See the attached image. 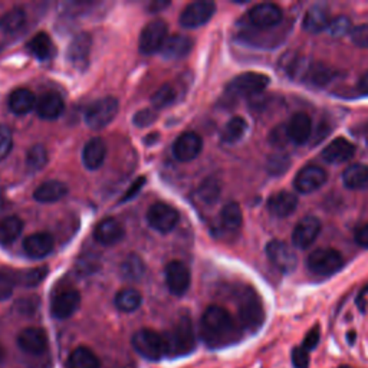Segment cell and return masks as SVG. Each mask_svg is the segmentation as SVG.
I'll return each mask as SVG.
<instances>
[{"mask_svg": "<svg viewBox=\"0 0 368 368\" xmlns=\"http://www.w3.org/2000/svg\"><path fill=\"white\" fill-rule=\"evenodd\" d=\"M200 335L209 348H223L239 340V327L227 309L209 306L200 321Z\"/></svg>", "mask_w": 368, "mask_h": 368, "instance_id": "cell-1", "label": "cell"}, {"mask_svg": "<svg viewBox=\"0 0 368 368\" xmlns=\"http://www.w3.org/2000/svg\"><path fill=\"white\" fill-rule=\"evenodd\" d=\"M164 340L167 357L177 358L190 354L196 348V335L192 319L189 316H181L173 328L164 334Z\"/></svg>", "mask_w": 368, "mask_h": 368, "instance_id": "cell-2", "label": "cell"}, {"mask_svg": "<svg viewBox=\"0 0 368 368\" xmlns=\"http://www.w3.org/2000/svg\"><path fill=\"white\" fill-rule=\"evenodd\" d=\"M265 321V311L259 295L246 288L239 295V322L241 327L249 333L258 331Z\"/></svg>", "mask_w": 368, "mask_h": 368, "instance_id": "cell-3", "label": "cell"}, {"mask_svg": "<svg viewBox=\"0 0 368 368\" xmlns=\"http://www.w3.org/2000/svg\"><path fill=\"white\" fill-rule=\"evenodd\" d=\"M131 344L138 355H142L143 358H146L149 361L156 362L167 355L164 335L159 334L157 331L150 330V328L138 330L132 335Z\"/></svg>", "mask_w": 368, "mask_h": 368, "instance_id": "cell-4", "label": "cell"}, {"mask_svg": "<svg viewBox=\"0 0 368 368\" xmlns=\"http://www.w3.org/2000/svg\"><path fill=\"white\" fill-rule=\"evenodd\" d=\"M120 104L114 97H105L91 104L85 113V122L92 130H103L114 121Z\"/></svg>", "mask_w": 368, "mask_h": 368, "instance_id": "cell-5", "label": "cell"}, {"mask_svg": "<svg viewBox=\"0 0 368 368\" xmlns=\"http://www.w3.org/2000/svg\"><path fill=\"white\" fill-rule=\"evenodd\" d=\"M343 265V256L335 249H316L306 259L308 269L318 276H330L337 273Z\"/></svg>", "mask_w": 368, "mask_h": 368, "instance_id": "cell-6", "label": "cell"}, {"mask_svg": "<svg viewBox=\"0 0 368 368\" xmlns=\"http://www.w3.org/2000/svg\"><path fill=\"white\" fill-rule=\"evenodd\" d=\"M269 85V78L258 72H245L238 75L227 85V92L235 97H253Z\"/></svg>", "mask_w": 368, "mask_h": 368, "instance_id": "cell-7", "label": "cell"}, {"mask_svg": "<svg viewBox=\"0 0 368 368\" xmlns=\"http://www.w3.org/2000/svg\"><path fill=\"white\" fill-rule=\"evenodd\" d=\"M216 5L210 0L190 4L180 15V25L186 29H196L206 25L214 15Z\"/></svg>", "mask_w": 368, "mask_h": 368, "instance_id": "cell-8", "label": "cell"}, {"mask_svg": "<svg viewBox=\"0 0 368 368\" xmlns=\"http://www.w3.org/2000/svg\"><path fill=\"white\" fill-rule=\"evenodd\" d=\"M167 32L168 26L164 21L157 19L150 22L140 35V51L146 55L161 51L163 45L167 40Z\"/></svg>", "mask_w": 368, "mask_h": 368, "instance_id": "cell-9", "label": "cell"}, {"mask_svg": "<svg viewBox=\"0 0 368 368\" xmlns=\"http://www.w3.org/2000/svg\"><path fill=\"white\" fill-rule=\"evenodd\" d=\"M147 222L159 234L167 235L177 226L178 213L166 203H154L147 210Z\"/></svg>", "mask_w": 368, "mask_h": 368, "instance_id": "cell-10", "label": "cell"}, {"mask_svg": "<svg viewBox=\"0 0 368 368\" xmlns=\"http://www.w3.org/2000/svg\"><path fill=\"white\" fill-rule=\"evenodd\" d=\"M166 284L174 297L186 294L192 284V276L188 266L180 260H171L166 266Z\"/></svg>", "mask_w": 368, "mask_h": 368, "instance_id": "cell-11", "label": "cell"}, {"mask_svg": "<svg viewBox=\"0 0 368 368\" xmlns=\"http://www.w3.org/2000/svg\"><path fill=\"white\" fill-rule=\"evenodd\" d=\"M203 150L202 137L196 132L188 131L177 137L173 144V154L181 163H189L199 157Z\"/></svg>", "mask_w": 368, "mask_h": 368, "instance_id": "cell-12", "label": "cell"}, {"mask_svg": "<svg viewBox=\"0 0 368 368\" xmlns=\"http://www.w3.org/2000/svg\"><path fill=\"white\" fill-rule=\"evenodd\" d=\"M266 255L270 263L284 273L295 270L298 260L294 251L282 241H270L266 245Z\"/></svg>", "mask_w": 368, "mask_h": 368, "instance_id": "cell-13", "label": "cell"}, {"mask_svg": "<svg viewBox=\"0 0 368 368\" xmlns=\"http://www.w3.org/2000/svg\"><path fill=\"white\" fill-rule=\"evenodd\" d=\"M16 341H18V347L25 354L35 355V357L42 355L46 350H48L50 345L48 334H46L43 328L39 327H29L22 330Z\"/></svg>", "mask_w": 368, "mask_h": 368, "instance_id": "cell-14", "label": "cell"}, {"mask_svg": "<svg viewBox=\"0 0 368 368\" xmlns=\"http://www.w3.org/2000/svg\"><path fill=\"white\" fill-rule=\"evenodd\" d=\"M327 181V173L319 166H306L297 174L294 180L295 189L302 195H309L324 186Z\"/></svg>", "mask_w": 368, "mask_h": 368, "instance_id": "cell-15", "label": "cell"}, {"mask_svg": "<svg viewBox=\"0 0 368 368\" xmlns=\"http://www.w3.org/2000/svg\"><path fill=\"white\" fill-rule=\"evenodd\" d=\"M92 50V38L89 33H79L76 35L67 51V58L69 64L76 69H84L88 67L89 55Z\"/></svg>", "mask_w": 368, "mask_h": 368, "instance_id": "cell-16", "label": "cell"}, {"mask_svg": "<svg viewBox=\"0 0 368 368\" xmlns=\"http://www.w3.org/2000/svg\"><path fill=\"white\" fill-rule=\"evenodd\" d=\"M284 15L280 6L273 4H259L249 11V21L259 29H270L280 25Z\"/></svg>", "mask_w": 368, "mask_h": 368, "instance_id": "cell-17", "label": "cell"}, {"mask_svg": "<svg viewBox=\"0 0 368 368\" xmlns=\"http://www.w3.org/2000/svg\"><path fill=\"white\" fill-rule=\"evenodd\" d=\"M321 232V222L314 216L301 219L292 232V242L299 249L309 248Z\"/></svg>", "mask_w": 368, "mask_h": 368, "instance_id": "cell-18", "label": "cell"}, {"mask_svg": "<svg viewBox=\"0 0 368 368\" xmlns=\"http://www.w3.org/2000/svg\"><path fill=\"white\" fill-rule=\"evenodd\" d=\"M81 305V295L75 289H65L57 294L51 304V314L57 319L71 318Z\"/></svg>", "mask_w": 368, "mask_h": 368, "instance_id": "cell-19", "label": "cell"}, {"mask_svg": "<svg viewBox=\"0 0 368 368\" xmlns=\"http://www.w3.org/2000/svg\"><path fill=\"white\" fill-rule=\"evenodd\" d=\"M354 154L355 146L351 142H348L347 138L338 137L322 151V159L331 164H341L351 160Z\"/></svg>", "mask_w": 368, "mask_h": 368, "instance_id": "cell-20", "label": "cell"}, {"mask_svg": "<svg viewBox=\"0 0 368 368\" xmlns=\"http://www.w3.org/2000/svg\"><path fill=\"white\" fill-rule=\"evenodd\" d=\"M107 157V144L103 138H91V140L85 144L84 151H82V161L84 166L91 170L96 171L98 170Z\"/></svg>", "mask_w": 368, "mask_h": 368, "instance_id": "cell-21", "label": "cell"}, {"mask_svg": "<svg viewBox=\"0 0 368 368\" xmlns=\"http://www.w3.org/2000/svg\"><path fill=\"white\" fill-rule=\"evenodd\" d=\"M94 238L104 246L117 245L124 238V229L121 223L113 217L104 219L94 230Z\"/></svg>", "mask_w": 368, "mask_h": 368, "instance_id": "cell-22", "label": "cell"}, {"mask_svg": "<svg viewBox=\"0 0 368 368\" xmlns=\"http://www.w3.org/2000/svg\"><path fill=\"white\" fill-rule=\"evenodd\" d=\"M298 206V197L289 192H278L269 197L268 210L275 217L291 216Z\"/></svg>", "mask_w": 368, "mask_h": 368, "instance_id": "cell-23", "label": "cell"}, {"mask_svg": "<svg viewBox=\"0 0 368 368\" xmlns=\"http://www.w3.org/2000/svg\"><path fill=\"white\" fill-rule=\"evenodd\" d=\"M23 249L29 258L42 259L52 252L54 239L50 234H33L25 239Z\"/></svg>", "mask_w": 368, "mask_h": 368, "instance_id": "cell-24", "label": "cell"}, {"mask_svg": "<svg viewBox=\"0 0 368 368\" xmlns=\"http://www.w3.org/2000/svg\"><path fill=\"white\" fill-rule=\"evenodd\" d=\"M193 48V40L184 35H173L167 38L161 48V55L166 59H181L188 57Z\"/></svg>", "mask_w": 368, "mask_h": 368, "instance_id": "cell-25", "label": "cell"}, {"mask_svg": "<svg viewBox=\"0 0 368 368\" xmlns=\"http://www.w3.org/2000/svg\"><path fill=\"white\" fill-rule=\"evenodd\" d=\"M64 110V100L59 94H55V92H48V94L42 96L36 103V113L43 120H57L62 115Z\"/></svg>", "mask_w": 368, "mask_h": 368, "instance_id": "cell-26", "label": "cell"}, {"mask_svg": "<svg viewBox=\"0 0 368 368\" xmlns=\"http://www.w3.org/2000/svg\"><path fill=\"white\" fill-rule=\"evenodd\" d=\"M330 23H331L330 11L326 6L316 5V6H312L305 13L302 26H304V30H306L308 33H319L322 30L328 29Z\"/></svg>", "mask_w": 368, "mask_h": 368, "instance_id": "cell-27", "label": "cell"}, {"mask_svg": "<svg viewBox=\"0 0 368 368\" xmlns=\"http://www.w3.org/2000/svg\"><path fill=\"white\" fill-rule=\"evenodd\" d=\"M287 125H288L289 140L292 143H295V144H305L311 138L312 121H311V118L306 114H304V113L295 114Z\"/></svg>", "mask_w": 368, "mask_h": 368, "instance_id": "cell-28", "label": "cell"}, {"mask_svg": "<svg viewBox=\"0 0 368 368\" xmlns=\"http://www.w3.org/2000/svg\"><path fill=\"white\" fill-rule=\"evenodd\" d=\"M67 193H68L67 184H64L62 181H58V180H51V181L42 183L40 186L35 190L33 197L39 203H55V202H59L61 199H64L67 196Z\"/></svg>", "mask_w": 368, "mask_h": 368, "instance_id": "cell-29", "label": "cell"}, {"mask_svg": "<svg viewBox=\"0 0 368 368\" xmlns=\"http://www.w3.org/2000/svg\"><path fill=\"white\" fill-rule=\"evenodd\" d=\"M36 97L32 91L26 88L15 89L9 97V108L16 115H25L36 108Z\"/></svg>", "mask_w": 368, "mask_h": 368, "instance_id": "cell-30", "label": "cell"}, {"mask_svg": "<svg viewBox=\"0 0 368 368\" xmlns=\"http://www.w3.org/2000/svg\"><path fill=\"white\" fill-rule=\"evenodd\" d=\"M67 368H101V361L91 348L78 347L69 354Z\"/></svg>", "mask_w": 368, "mask_h": 368, "instance_id": "cell-31", "label": "cell"}, {"mask_svg": "<svg viewBox=\"0 0 368 368\" xmlns=\"http://www.w3.org/2000/svg\"><path fill=\"white\" fill-rule=\"evenodd\" d=\"M344 186L351 190L368 189V166L352 164L343 174Z\"/></svg>", "mask_w": 368, "mask_h": 368, "instance_id": "cell-32", "label": "cell"}, {"mask_svg": "<svg viewBox=\"0 0 368 368\" xmlns=\"http://www.w3.org/2000/svg\"><path fill=\"white\" fill-rule=\"evenodd\" d=\"M333 78H334V71L326 67L324 64H308L302 81L308 82L312 86L322 88L328 85Z\"/></svg>", "mask_w": 368, "mask_h": 368, "instance_id": "cell-33", "label": "cell"}, {"mask_svg": "<svg viewBox=\"0 0 368 368\" xmlns=\"http://www.w3.org/2000/svg\"><path fill=\"white\" fill-rule=\"evenodd\" d=\"M23 222L18 216L0 219V243L12 245L22 234Z\"/></svg>", "mask_w": 368, "mask_h": 368, "instance_id": "cell-34", "label": "cell"}, {"mask_svg": "<svg viewBox=\"0 0 368 368\" xmlns=\"http://www.w3.org/2000/svg\"><path fill=\"white\" fill-rule=\"evenodd\" d=\"M243 222V214H242V209L238 203L230 202L227 205H224V207L220 212V223L223 226V229H226L227 232H235Z\"/></svg>", "mask_w": 368, "mask_h": 368, "instance_id": "cell-35", "label": "cell"}, {"mask_svg": "<svg viewBox=\"0 0 368 368\" xmlns=\"http://www.w3.org/2000/svg\"><path fill=\"white\" fill-rule=\"evenodd\" d=\"M114 302H115V306H117L118 311L130 314V312H134L142 306L143 297L137 289L127 288V289H122L117 294Z\"/></svg>", "mask_w": 368, "mask_h": 368, "instance_id": "cell-36", "label": "cell"}, {"mask_svg": "<svg viewBox=\"0 0 368 368\" xmlns=\"http://www.w3.org/2000/svg\"><path fill=\"white\" fill-rule=\"evenodd\" d=\"M246 121L242 117H234L224 125L222 131V142L226 144H235L239 140H242L243 135L246 134Z\"/></svg>", "mask_w": 368, "mask_h": 368, "instance_id": "cell-37", "label": "cell"}, {"mask_svg": "<svg viewBox=\"0 0 368 368\" xmlns=\"http://www.w3.org/2000/svg\"><path fill=\"white\" fill-rule=\"evenodd\" d=\"M52 40L50 35H46L45 32L36 33L28 43V50L33 57H36L40 61L48 59L52 54Z\"/></svg>", "mask_w": 368, "mask_h": 368, "instance_id": "cell-38", "label": "cell"}, {"mask_svg": "<svg viewBox=\"0 0 368 368\" xmlns=\"http://www.w3.org/2000/svg\"><path fill=\"white\" fill-rule=\"evenodd\" d=\"M26 23V13L21 8L11 9L0 18V29L6 33H15L21 30Z\"/></svg>", "mask_w": 368, "mask_h": 368, "instance_id": "cell-39", "label": "cell"}, {"mask_svg": "<svg viewBox=\"0 0 368 368\" xmlns=\"http://www.w3.org/2000/svg\"><path fill=\"white\" fill-rule=\"evenodd\" d=\"M121 270H122V275H124L125 280L140 281L144 276L146 268H144V263L140 258L135 256V255H130L124 260V263L121 265Z\"/></svg>", "mask_w": 368, "mask_h": 368, "instance_id": "cell-40", "label": "cell"}, {"mask_svg": "<svg viewBox=\"0 0 368 368\" xmlns=\"http://www.w3.org/2000/svg\"><path fill=\"white\" fill-rule=\"evenodd\" d=\"M174 100H176V89L168 84L161 85L151 96V104L156 110H161L171 105Z\"/></svg>", "mask_w": 368, "mask_h": 368, "instance_id": "cell-41", "label": "cell"}, {"mask_svg": "<svg viewBox=\"0 0 368 368\" xmlns=\"http://www.w3.org/2000/svg\"><path fill=\"white\" fill-rule=\"evenodd\" d=\"M46 275H48V268H33L22 272L18 276V282L26 288H33L38 287L46 278Z\"/></svg>", "mask_w": 368, "mask_h": 368, "instance_id": "cell-42", "label": "cell"}, {"mask_svg": "<svg viewBox=\"0 0 368 368\" xmlns=\"http://www.w3.org/2000/svg\"><path fill=\"white\" fill-rule=\"evenodd\" d=\"M16 273L11 269H0V302L6 301L12 297L15 291V285L18 282Z\"/></svg>", "mask_w": 368, "mask_h": 368, "instance_id": "cell-43", "label": "cell"}, {"mask_svg": "<svg viewBox=\"0 0 368 368\" xmlns=\"http://www.w3.org/2000/svg\"><path fill=\"white\" fill-rule=\"evenodd\" d=\"M199 199L206 205H213L220 196V184L214 178H207L197 192Z\"/></svg>", "mask_w": 368, "mask_h": 368, "instance_id": "cell-44", "label": "cell"}, {"mask_svg": "<svg viewBox=\"0 0 368 368\" xmlns=\"http://www.w3.org/2000/svg\"><path fill=\"white\" fill-rule=\"evenodd\" d=\"M48 163V153L43 146H33L26 154V166L32 171L42 170Z\"/></svg>", "mask_w": 368, "mask_h": 368, "instance_id": "cell-45", "label": "cell"}, {"mask_svg": "<svg viewBox=\"0 0 368 368\" xmlns=\"http://www.w3.org/2000/svg\"><path fill=\"white\" fill-rule=\"evenodd\" d=\"M289 134H288V125L281 124L276 125L270 134H269V143L275 149H284L289 143Z\"/></svg>", "mask_w": 368, "mask_h": 368, "instance_id": "cell-46", "label": "cell"}, {"mask_svg": "<svg viewBox=\"0 0 368 368\" xmlns=\"http://www.w3.org/2000/svg\"><path fill=\"white\" fill-rule=\"evenodd\" d=\"M13 147V135L9 127L0 124V161L5 160Z\"/></svg>", "mask_w": 368, "mask_h": 368, "instance_id": "cell-47", "label": "cell"}, {"mask_svg": "<svg viewBox=\"0 0 368 368\" xmlns=\"http://www.w3.org/2000/svg\"><path fill=\"white\" fill-rule=\"evenodd\" d=\"M289 166H291V161L287 156L273 154L268 161V171L272 176H281L289 168Z\"/></svg>", "mask_w": 368, "mask_h": 368, "instance_id": "cell-48", "label": "cell"}, {"mask_svg": "<svg viewBox=\"0 0 368 368\" xmlns=\"http://www.w3.org/2000/svg\"><path fill=\"white\" fill-rule=\"evenodd\" d=\"M328 30L335 38H341L344 35H350L351 30H352L351 21L347 16H337V18L331 19Z\"/></svg>", "mask_w": 368, "mask_h": 368, "instance_id": "cell-49", "label": "cell"}, {"mask_svg": "<svg viewBox=\"0 0 368 368\" xmlns=\"http://www.w3.org/2000/svg\"><path fill=\"white\" fill-rule=\"evenodd\" d=\"M350 36L352 43L358 46V48L368 50V23H362L352 28Z\"/></svg>", "mask_w": 368, "mask_h": 368, "instance_id": "cell-50", "label": "cell"}, {"mask_svg": "<svg viewBox=\"0 0 368 368\" xmlns=\"http://www.w3.org/2000/svg\"><path fill=\"white\" fill-rule=\"evenodd\" d=\"M156 120H157L156 111H153V110H142V111H138V113L134 115L132 122H134L138 128H143V127L151 125Z\"/></svg>", "mask_w": 368, "mask_h": 368, "instance_id": "cell-51", "label": "cell"}, {"mask_svg": "<svg viewBox=\"0 0 368 368\" xmlns=\"http://www.w3.org/2000/svg\"><path fill=\"white\" fill-rule=\"evenodd\" d=\"M292 364L295 368H309V352L302 347L292 350Z\"/></svg>", "mask_w": 368, "mask_h": 368, "instance_id": "cell-52", "label": "cell"}, {"mask_svg": "<svg viewBox=\"0 0 368 368\" xmlns=\"http://www.w3.org/2000/svg\"><path fill=\"white\" fill-rule=\"evenodd\" d=\"M144 183H146V177H138V178L132 183V186L127 190V193L124 195V197L121 199V202H128V200L134 199V197L137 196V193L143 189Z\"/></svg>", "mask_w": 368, "mask_h": 368, "instance_id": "cell-53", "label": "cell"}, {"mask_svg": "<svg viewBox=\"0 0 368 368\" xmlns=\"http://www.w3.org/2000/svg\"><path fill=\"white\" fill-rule=\"evenodd\" d=\"M318 343H319V330L318 328H312L306 334V337L304 340V344H302V348L309 352V351H312L318 345Z\"/></svg>", "mask_w": 368, "mask_h": 368, "instance_id": "cell-54", "label": "cell"}, {"mask_svg": "<svg viewBox=\"0 0 368 368\" xmlns=\"http://www.w3.org/2000/svg\"><path fill=\"white\" fill-rule=\"evenodd\" d=\"M355 242L361 248H368V224H364L357 229L355 232Z\"/></svg>", "mask_w": 368, "mask_h": 368, "instance_id": "cell-55", "label": "cell"}, {"mask_svg": "<svg viewBox=\"0 0 368 368\" xmlns=\"http://www.w3.org/2000/svg\"><path fill=\"white\" fill-rule=\"evenodd\" d=\"M19 309L26 314H32L36 309V299L33 298H23L19 302Z\"/></svg>", "mask_w": 368, "mask_h": 368, "instance_id": "cell-56", "label": "cell"}, {"mask_svg": "<svg viewBox=\"0 0 368 368\" xmlns=\"http://www.w3.org/2000/svg\"><path fill=\"white\" fill-rule=\"evenodd\" d=\"M358 89L362 92V94H368V71L361 75L358 81Z\"/></svg>", "mask_w": 368, "mask_h": 368, "instance_id": "cell-57", "label": "cell"}, {"mask_svg": "<svg viewBox=\"0 0 368 368\" xmlns=\"http://www.w3.org/2000/svg\"><path fill=\"white\" fill-rule=\"evenodd\" d=\"M167 6H170V2H153L149 5V11L151 13H159L161 9H164Z\"/></svg>", "mask_w": 368, "mask_h": 368, "instance_id": "cell-58", "label": "cell"}, {"mask_svg": "<svg viewBox=\"0 0 368 368\" xmlns=\"http://www.w3.org/2000/svg\"><path fill=\"white\" fill-rule=\"evenodd\" d=\"M348 341H350V344H354V341H355V333H350V334H348Z\"/></svg>", "mask_w": 368, "mask_h": 368, "instance_id": "cell-59", "label": "cell"}, {"mask_svg": "<svg viewBox=\"0 0 368 368\" xmlns=\"http://www.w3.org/2000/svg\"><path fill=\"white\" fill-rule=\"evenodd\" d=\"M4 358H5V350L2 345H0V362L4 361Z\"/></svg>", "mask_w": 368, "mask_h": 368, "instance_id": "cell-60", "label": "cell"}]
</instances>
